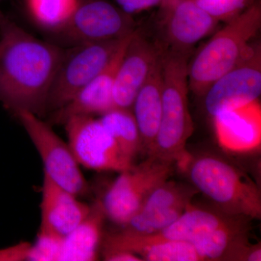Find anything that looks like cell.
<instances>
[{
	"mask_svg": "<svg viewBox=\"0 0 261 261\" xmlns=\"http://www.w3.org/2000/svg\"><path fill=\"white\" fill-rule=\"evenodd\" d=\"M261 27V5L256 1L228 20L188 65L189 88L204 96L211 84L243 61L252 50Z\"/></svg>",
	"mask_w": 261,
	"mask_h": 261,
	"instance_id": "obj_3",
	"label": "cell"
},
{
	"mask_svg": "<svg viewBox=\"0 0 261 261\" xmlns=\"http://www.w3.org/2000/svg\"><path fill=\"white\" fill-rule=\"evenodd\" d=\"M32 244L20 243L13 246L0 249V261L28 260Z\"/></svg>",
	"mask_w": 261,
	"mask_h": 261,
	"instance_id": "obj_25",
	"label": "cell"
},
{
	"mask_svg": "<svg viewBox=\"0 0 261 261\" xmlns=\"http://www.w3.org/2000/svg\"><path fill=\"white\" fill-rule=\"evenodd\" d=\"M176 163L148 155L130 166L108 188L101 201L106 218L123 226L129 221L156 187L167 181Z\"/></svg>",
	"mask_w": 261,
	"mask_h": 261,
	"instance_id": "obj_6",
	"label": "cell"
},
{
	"mask_svg": "<svg viewBox=\"0 0 261 261\" xmlns=\"http://www.w3.org/2000/svg\"><path fill=\"white\" fill-rule=\"evenodd\" d=\"M106 218L102 202L96 201L85 219L63 239L61 261L97 260Z\"/></svg>",
	"mask_w": 261,
	"mask_h": 261,
	"instance_id": "obj_19",
	"label": "cell"
},
{
	"mask_svg": "<svg viewBox=\"0 0 261 261\" xmlns=\"http://www.w3.org/2000/svg\"><path fill=\"white\" fill-rule=\"evenodd\" d=\"M136 30L135 20L106 0H81L60 32L75 44L123 39Z\"/></svg>",
	"mask_w": 261,
	"mask_h": 261,
	"instance_id": "obj_9",
	"label": "cell"
},
{
	"mask_svg": "<svg viewBox=\"0 0 261 261\" xmlns=\"http://www.w3.org/2000/svg\"><path fill=\"white\" fill-rule=\"evenodd\" d=\"M197 192L193 186L167 180L149 194L123 229L140 233L159 232L181 216Z\"/></svg>",
	"mask_w": 261,
	"mask_h": 261,
	"instance_id": "obj_11",
	"label": "cell"
},
{
	"mask_svg": "<svg viewBox=\"0 0 261 261\" xmlns=\"http://www.w3.org/2000/svg\"><path fill=\"white\" fill-rule=\"evenodd\" d=\"M126 159L134 163L141 150L138 126L130 109L113 108L99 118Z\"/></svg>",
	"mask_w": 261,
	"mask_h": 261,
	"instance_id": "obj_21",
	"label": "cell"
},
{
	"mask_svg": "<svg viewBox=\"0 0 261 261\" xmlns=\"http://www.w3.org/2000/svg\"><path fill=\"white\" fill-rule=\"evenodd\" d=\"M187 53L163 50L162 114L155 142L148 155L178 163H190L186 144L194 126L188 107Z\"/></svg>",
	"mask_w": 261,
	"mask_h": 261,
	"instance_id": "obj_2",
	"label": "cell"
},
{
	"mask_svg": "<svg viewBox=\"0 0 261 261\" xmlns=\"http://www.w3.org/2000/svg\"><path fill=\"white\" fill-rule=\"evenodd\" d=\"M105 260L108 261H142V258L135 254L123 250H113L103 252Z\"/></svg>",
	"mask_w": 261,
	"mask_h": 261,
	"instance_id": "obj_27",
	"label": "cell"
},
{
	"mask_svg": "<svg viewBox=\"0 0 261 261\" xmlns=\"http://www.w3.org/2000/svg\"><path fill=\"white\" fill-rule=\"evenodd\" d=\"M245 260L247 261H260L261 250L259 246L251 247L247 252Z\"/></svg>",
	"mask_w": 261,
	"mask_h": 261,
	"instance_id": "obj_28",
	"label": "cell"
},
{
	"mask_svg": "<svg viewBox=\"0 0 261 261\" xmlns=\"http://www.w3.org/2000/svg\"><path fill=\"white\" fill-rule=\"evenodd\" d=\"M63 237L40 227L37 241L31 245L28 260L61 261Z\"/></svg>",
	"mask_w": 261,
	"mask_h": 261,
	"instance_id": "obj_23",
	"label": "cell"
},
{
	"mask_svg": "<svg viewBox=\"0 0 261 261\" xmlns=\"http://www.w3.org/2000/svg\"><path fill=\"white\" fill-rule=\"evenodd\" d=\"M116 1L123 12L130 15L150 8L146 0H116Z\"/></svg>",
	"mask_w": 261,
	"mask_h": 261,
	"instance_id": "obj_26",
	"label": "cell"
},
{
	"mask_svg": "<svg viewBox=\"0 0 261 261\" xmlns=\"http://www.w3.org/2000/svg\"><path fill=\"white\" fill-rule=\"evenodd\" d=\"M81 0H25L33 18L43 27L61 31Z\"/></svg>",
	"mask_w": 261,
	"mask_h": 261,
	"instance_id": "obj_22",
	"label": "cell"
},
{
	"mask_svg": "<svg viewBox=\"0 0 261 261\" xmlns=\"http://www.w3.org/2000/svg\"><path fill=\"white\" fill-rule=\"evenodd\" d=\"M146 2L148 4L149 8H152L154 6H159L162 0H146Z\"/></svg>",
	"mask_w": 261,
	"mask_h": 261,
	"instance_id": "obj_29",
	"label": "cell"
},
{
	"mask_svg": "<svg viewBox=\"0 0 261 261\" xmlns=\"http://www.w3.org/2000/svg\"><path fill=\"white\" fill-rule=\"evenodd\" d=\"M135 32L125 39L109 64L101 73L75 94L69 102L54 111V123L63 124L72 116H102L115 108L113 98L115 78L127 44Z\"/></svg>",
	"mask_w": 261,
	"mask_h": 261,
	"instance_id": "obj_14",
	"label": "cell"
},
{
	"mask_svg": "<svg viewBox=\"0 0 261 261\" xmlns=\"http://www.w3.org/2000/svg\"><path fill=\"white\" fill-rule=\"evenodd\" d=\"M42 189L40 227L65 238L85 219L91 205L78 200L44 173Z\"/></svg>",
	"mask_w": 261,
	"mask_h": 261,
	"instance_id": "obj_17",
	"label": "cell"
},
{
	"mask_svg": "<svg viewBox=\"0 0 261 261\" xmlns=\"http://www.w3.org/2000/svg\"><path fill=\"white\" fill-rule=\"evenodd\" d=\"M161 27L171 50L187 53L219 23L196 0H162Z\"/></svg>",
	"mask_w": 261,
	"mask_h": 261,
	"instance_id": "obj_12",
	"label": "cell"
},
{
	"mask_svg": "<svg viewBox=\"0 0 261 261\" xmlns=\"http://www.w3.org/2000/svg\"><path fill=\"white\" fill-rule=\"evenodd\" d=\"M59 47L23 30L0 10V102L13 112H47L53 79L63 56Z\"/></svg>",
	"mask_w": 261,
	"mask_h": 261,
	"instance_id": "obj_1",
	"label": "cell"
},
{
	"mask_svg": "<svg viewBox=\"0 0 261 261\" xmlns=\"http://www.w3.org/2000/svg\"><path fill=\"white\" fill-rule=\"evenodd\" d=\"M238 218L240 217L221 211L198 208L190 204L178 219L156 233L166 240L191 243L197 237L229 224Z\"/></svg>",
	"mask_w": 261,
	"mask_h": 261,
	"instance_id": "obj_20",
	"label": "cell"
},
{
	"mask_svg": "<svg viewBox=\"0 0 261 261\" xmlns=\"http://www.w3.org/2000/svg\"><path fill=\"white\" fill-rule=\"evenodd\" d=\"M163 49L149 42L136 29L115 78L113 98L115 108L130 109Z\"/></svg>",
	"mask_w": 261,
	"mask_h": 261,
	"instance_id": "obj_13",
	"label": "cell"
},
{
	"mask_svg": "<svg viewBox=\"0 0 261 261\" xmlns=\"http://www.w3.org/2000/svg\"><path fill=\"white\" fill-rule=\"evenodd\" d=\"M251 0H196L197 5L213 18L229 20L249 6Z\"/></svg>",
	"mask_w": 261,
	"mask_h": 261,
	"instance_id": "obj_24",
	"label": "cell"
},
{
	"mask_svg": "<svg viewBox=\"0 0 261 261\" xmlns=\"http://www.w3.org/2000/svg\"><path fill=\"white\" fill-rule=\"evenodd\" d=\"M192 186L229 216L260 219L261 196L258 187L227 161L205 155L189 163Z\"/></svg>",
	"mask_w": 261,
	"mask_h": 261,
	"instance_id": "obj_4",
	"label": "cell"
},
{
	"mask_svg": "<svg viewBox=\"0 0 261 261\" xmlns=\"http://www.w3.org/2000/svg\"><path fill=\"white\" fill-rule=\"evenodd\" d=\"M213 118L218 141L224 149L243 152L260 147L261 107L258 99L222 111Z\"/></svg>",
	"mask_w": 261,
	"mask_h": 261,
	"instance_id": "obj_16",
	"label": "cell"
},
{
	"mask_svg": "<svg viewBox=\"0 0 261 261\" xmlns=\"http://www.w3.org/2000/svg\"><path fill=\"white\" fill-rule=\"evenodd\" d=\"M15 114L40 155L44 174L77 197L87 195L88 182L68 142L34 113L23 110Z\"/></svg>",
	"mask_w": 261,
	"mask_h": 261,
	"instance_id": "obj_7",
	"label": "cell"
},
{
	"mask_svg": "<svg viewBox=\"0 0 261 261\" xmlns=\"http://www.w3.org/2000/svg\"><path fill=\"white\" fill-rule=\"evenodd\" d=\"M163 53V51H162ZM161 56L134 101V116L138 126L141 149L149 154L155 142L162 114L163 75Z\"/></svg>",
	"mask_w": 261,
	"mask_h": 261,
	"instance_id": "obj_18",
	"label": "cell"
},
{
	"mask_svg": "<svg viewBox=\"0 0 261 261\" xmlns=\"http://www.w3.org/2000/svg\"><path fill=\"white\" fill-rule=\"evenodd\" d=\"M123 250L148 261L202 260L191 243L166 240L158 233H140L122 229L108 235L103 252Z\"/></svg>",
	"mask_w": 261,
	"mask_h": 261,
	"instance_id": "obj_15",
	"label": "cell"
},
{
	"mask_svg": "<svg viewBox=\"0 0 261 261\" xmlns=\"http://www.w3.org/2000/svg\"><path fill=\"white\" fill-rule=\"evenodd\" d=\"M63 124L68 145L80 166L94 171L119 173L133 166L99 118L72 116Z\"/></svg>",
	"mask_w": 261,
	"mask_h": 261,
	"instance_id": "obj_8",
	"label": "cell"
},
{
	"mask_svg": "<svg viewBox=\"0 0 261 261\" xmlns=\"http://www.w3.org/2000/svg\"><path fill=\"white\" fill-rule=\"evenodd\" d=\"M260 94V47L255 44L243 61L207 89L204 94L205 109L214 117L257 100Z\"/></svg>",
	"mask_w": 261,
	"mask_h": 261,
	"instance_id": "obj_10",
	"label": "cell"
},
{
	"mask_svg": "<svg viewBox=\"0 0 261 261\" xmlns=\"http://www.w3.org/2000/svg\"><path fill=\"white\" fill-rule=\"evenodd\" d=\"M128 36L75 44L64 51L49 89L47 111L63 107L94 80L109 64Z\"/></svg>",
	"mask_w": 261,
	"mask_h": 261,
	"instance_id": "obj_5",
	"label": "cell"
}]
</instances>
